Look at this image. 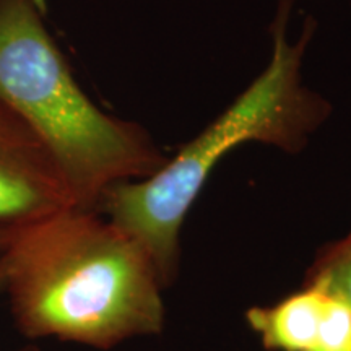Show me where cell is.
<instances>
[{"label":"cell","mask_w":351,"mask_h":351,"mask_svg":"<svg viewBox=\"0 0 351 351\" xmlns=\"http://www.w3.org/2000/svg\"><path fill=\"white\" fill-rule=\"evenodd\" d=\"M3 262V293L28 339L111 350L163 330L155 263L96 210L65 208L15 231Z\"/></svg>","instance_id":"obj_1"},{"label":"cell","mask_w":351,"mask_h":351,"mask_svg":"<svg viewBox=\"0 0 351 351\" xmlns=\"http://www.w3.org/2000/svg\"><path fill=\"white\" fill-rule=\"evenodd\" d=\"M291 0H282L271 25L274 51L267 69L221 116L160 169L142 179L114 184L96 212L145 249L168 288L179 269L184 219L218 161L249 142L298 153L330 114V104L302 85L301 67L314 32L309 21L296 43L287 38Z\"/></svg>","instance_id":"obj_2"},{"label":"cell","mask_w":351,"mask_h":351,"mask_svg":"<svg viewBox=\"0 0 351 351\" xmlns=\"http://www.w3.org/2000/svg\"><path fill=\"white\" fill-rule=\"evenodd\" d=\"M0 103L49 150L78 208L95 210L114 184L148 178L168 161L142 127L88 98L36 0H0Z\"/></svg>","instance_id":"obj_3"},{"label":"cell","mask_w":351,"mask_h":351,"mask_svg":"<svg viewBox=\"0 0 351 351\" xmlns=\"http://www.w3.org/2000/svg\"><path fill=\"white\" fill-rule=\"evenodd\" d=\"M72 207L75 199L49 150L0 103V230L15 232Z\"/></svg>","instance_id":"obj_4"},{"label":"cell","mask_w":351,"mask_h":351,"mask_svg":"<svg viewBox=\"0 0 351 351\" xmlns=\"http://www.w3.org/2000/svg\"><path fill=\"white\" fill-rule=\"evenodd\" d=\"M267 351H351V307L326 285H304L270 306L245 313Z\"/></svg>","instance_id":"obj_5"},{"label":"cell","mask_w":351,"mask_h":351,"mask_svg":"<svg viewBox=\"0 0 351 351\" xmlns=\"http://www.w3.org/2000/svg\"><path fill=\"white\" fill-rule=\"evenodd\" d=\"M306 280L332 288L351 307V239L343 238L320 249Z\"/></svg>","instance_id":"obj_6"},{"label":"cell","mask_w":351,"mask_h":351,"mask_svg":"<svg viewBox=\"0 0 351 351\" xmlns=\"http://www.w3.org/2000/svg\"><path fill=\"white\" fill-rule=\"evenodd\" d=\"M5 291V262H3V256H0V293ZM19 351H41L36 345H26Z\"/></svg>","instance_id":"obj_7"},{"label":"cell","mask_w":351,"mask_h":351,"mask_svg":"<svg viewBox=\"0 0 351 351\" xmlns=\"http://www.w3.org/2000/svg\"><path fill=\"white\" fill-rule=\"evenodd\" d=\"M12 234L13 232H10V231L0 230V256H3V252L7 251V245H8V243H10Z\"/></svg>","instance_id":"obj_8"},{"label":"cell","mask_w":351,"mask_h":351,"mask_svg":"<svg viewBox=\"0 0 351 351\" xmlns=\"http://www.w3.org/2000/svg\"><path fill=\"white\" fill-rule=\"evenodd\" d=\"M346 238H350V239H351V231H350V234H348V236H346Z\"/></svg>","instance_id":"obj_9"}]
</instances>
